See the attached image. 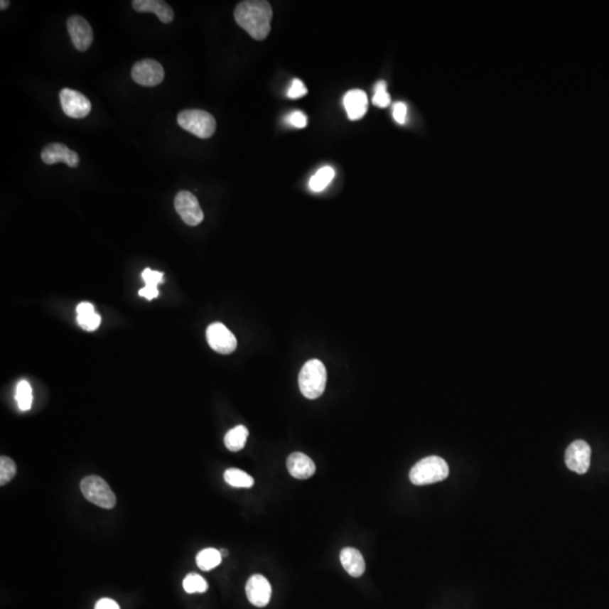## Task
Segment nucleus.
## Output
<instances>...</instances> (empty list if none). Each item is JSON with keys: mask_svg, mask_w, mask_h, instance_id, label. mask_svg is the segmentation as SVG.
<instances>
[{"mask_svg": "<svg viewBox=\"0 0 609 609\" xmlns=\"http://www.w3.org/2000/svg\"><path fill=\"white\" fill-rule=\"evenodd\" d=\"M219 552H220V554H222V559H224L225 556H227V555H228V552H227V549H220V551H219Z\"/></svg>", "mask_w": 609, "mask_h": 609, "instance_id": "473e14b6", "label": "nucleus"}, {"mask_svg": "<svg viewBox=\"0 0 609 609\" xmlns=\"http://www.w3.org/2000/svg\"><path fill=\"white\" fill-rule=\"evenodd\" d=\"M340 560H341L342 566L345 568V571L353 578H360L366 571V563H365L364 556L359 552L358 549H353V547H345V549H342Z\"/></svg>", "mask_w": 609, "mask_h": 609, "instance_id": "f3484780", "label": "nucleus"}, {"mask_svg": "<svg viewBox=\"0 0 609 609\" xmlns=\"http://www.w3.org/2000/svg\"><path fill=\"white\" fill-rule=\"evenodd\" d=\"M343 103L350 120H360L368 111V97L364 90H350L345 94Z\"/></svg>", "mask_w": 609, "mask_h": 609, "instance_id": "dca6fc26", "label": "nucleus"}, {"mask_svg": "<svg viewBox=\"0 0 609 609\" xmlns=\"http://www.w3.org/2000/svg\"><path fill=\"white\" fill-rule=\"evenodd\" d=\"M287 468L290 475L298 480L312 478L316 470L315 463L303 453H293L288 457Z\"/></svg>", "mask_w": 609, "mask_h": 609, "instance_id": "2eb2a0df", "label": "nucleus"}, {"mask_svg": "<svg viewBox=\"0 0 609 609\" xmlns=\"http://www.w3.org/2000/svg\"><path fill=\"white\" fill-rule=\"evenodd\" d=\"M132 80L145 87H153L164 80L165 71L158 61L144 59L134 63L131 70Z\"/></svg>", "mask_w": 609, "mask_h": 609, "instance_id": "0eeeda50", "label": "nucleus"}, {"mask_svg": "<svg viewBox=\"0 0 609 609\" xmlns=\"http://www.w3.org/2000/svg\"><path fill=\"white\" fill-rule=\"evenodd\" d=\"M141 276L142 280L145 281V287L139 290L140 297L146 298L148 301H153L155 298L158 297L159 291L157 289V286L163 282L164 274L147 268L144 270Z\"/></svg>", "mask_w": 609, "mask_h": 609, "instance_id": "6ab92c4d", "label": "nucleus"}, {"mask_svg": "<svg viewBox=\"0 0 609 609\" xmlns=\"http://www.w3.org/2000/svg\"><path fill=\"white\" fill-rule=\"evenodd\" d=\"M406 105H405L404 103L399 102V103L394 105L393 117L394 119H395V121H397V123H399V124H403V123L405 122V120H406Z\"/></svg>", "mask_w": 609, "mask_h": 609, "instance_id": "c756f323", "label": "nucleus"}, {"mask_svg": "<svg viewBox=\"0 0 609 609\" xmlns=\"http://www.w3.org/2000/svg\"><path fill=\"white\" fill-rule=\"evenodd\" d=\"M195 561H197V566L203 571H210L222 563V556L218 549H205L198 553Z\"/></svg>", "mask_w": 609, "mask_h": 609, "instance_id": "4be33fe9", "label": "nucleus"}, {"mask_svg": "<svg viewBox=\"0 0 609 609\" xmlns=\"http://www.w3.org/2000/svg\"><path fill=\"white\" fill-rule=\"evenodd\" d=\"M41 158L44 164L53 165L55 163H65L71 168L78 166L80 156L76 151H71L66 145L60 142H53L43 148Z\"/></svg>", "mask_w": 609, "mask_h": 609, "instance_id": "f8f14e48", "label": "nucleus"}, {"mask_svg": "<svg viewBox=\"0 0 609 609\" xmlns=\"http://www.w3.org/2000/svg\"><path fill=\"white\" fill-rule=\"evenodd\" d=\"M372 103L378 107H386L391 104V95L387 92V82L380 80L374 86V95Z\"/></svg>", "mask_w": 609, "mask_h": 609, "instance_id": "bb28decb", "label": "nucleus"}, {"mask_svg": "<svg viewBox=\"0 0 609 609\" xmlns=\"http://www.w3.org/2000/svg\"><path fill=\"white\" fill-rule=\"evenodd\" d=\"M178 123L185 131L200 139H208L216 131L217 123L210 113L203 109H185L178 115Z\"/></svg>", "mask_w": 609, "mask_h": 609, "instance_id": "20e7f679", "label": "nucleus"}, {"mask_svg": "<svg viewBox=\"0 0 609 609\" xmlns=\"http://www.w3.org/2000/svg\"><path fill=\"white\" fill-rule=\"evenodd\" d=\"M306 86L303 85V82L301 80H293L289 90H288V97L293 99H301V97L306 95Z\"/></svg>", "mask_w": 609, "mask_h": 609, "instance_id": "cd10ccee", "label": "nucleus"}, {"mask_svg": "<svg viewBox=\"0 0 609 609\" xmlns=\"http://www.w3.org/2000/svg\"><path fill=\"white\" fill-rule=\"evenodd\" d=\"M334 175L335 172L332 167H323L320 171H317L316 174L309 180V188L314 192L323 191L328 184L331 183Z\"/></svg>", "mask_w": 609, "mask_h": 609, "instance_id": "b1692460", "label": "nucleus"}, {"mask_svg": "<svg viewBox=\"0 0 609 609\" xmlns=\"http://www.w3.org/2000/svg\"><path fill=\"white\" fill-rule=\"evenodd\" d=\"M15 399H16L19 410H30L31 407H32V403H33V391H32V387H31L28 382H26V380H21V382L17 384Z\"/></svg>", "mask_w": 609, "mask_h": 609, "instance_id": "5701e85b", "label": "nucleus"}, {"mask_svg": "<svg viewBox=\"0 0 609 609\" xmlns=\"http://www.w3.org/2000/svg\"><path fill=\"white\" fill-rule=\"evenodd\" d=\"M174 207L180 218L189 226H198L203 222L205 215L197 197L189 191H180L175 195Z\"/></svg>", "mask_w": 609, "mask_h": 609, "instance_id": "423d86ee", "label": "nucleus"}, {"mask_svg": "<svg viewBox=\"0 0 609 609\" xmlns=\"http://www.w3.org/2000/svg\"><path fill=\"white\" fill-rule=\"evenodd\" d=\"M245 591L247 599L254 606L265 607L270 603L272 588L269 580L261 574H254L247 580Z\"/></svg>", "mask_w": 609, "mask_h": 609, "instance_id": "ddd939ff", "label": "nucleus"}, {"mask_svg": "<svg viewBox=\"0 0 609 609\" xmlns=\"http://www.w3.org/2000/svg\"><path fill=\"white\" fill-rule=\"evenodd\" d=\"M77 323L85 331L93 332L101 325V316L90 303H80L76 308Z\"/></svg>", "mask_w": 609, "mask_h": 609, "instance_id": "a211bd4d", "label": "nucleus"}, {"mask_svg": "<svg viewBox=\"0 0 609 609\" xmlns=\"http://www.w3.org/2000/svg\"><path fill=\"white\" fill-rule=\"evenodd\" d=\"M67 28L71 41L80 53H85L93 43V28L84 17L74 15L67 21Z\"/></svg>", "mask_w": 609, "mask_h": 609, "instance_id": "9d476101", "label": "nucleus"}, {"mask_svg": "<svg viewBox=\"0 0 609 609\" xmlns=\"http://www.w3.org/2000/svg\"><path fill=\"white\" fill-rule=\"evenodd\" d=\"M288 123L296 128L303 129L307 126V117L303 112H293L287 118Z\"/></svg>", "mask_w": 609, "mask_h": 609, "instance_id": "c85d7f7f", "label": "nucleus"}, {"mask_svg": "<svg viewBox=\"0 0 609 609\" xmlns=\"http://www.w3.org/2000/svg\"><path fill=\"white\" fill-rule=\"evenodd\" d=\"M132 7L138 13H153L164 24H170L174 19V11L163 0H134Z\"/></svg>", "mask_w": 609, "mask_h": 609, "instance_id": "4468645a", "label": "nucleus"}, {"mask_svg": "<svg viewBox=\"0 0 609 609\" xmlns=\"http://www.w3.org/2000/svg\"><path fill=\"white\" fill-rule=\"evenodd\" d=\"M591 448L583 440H576L566 451V464L568 470L585 474L591 468Z\"/></svg>", "mask_w": 609, "mask_h": 609, "instance_id": "9b49d317", "label": "nucleus"}, {"mask_svg": "<svg viewBox=\"0 0 609 609\" xmlns=\"http://www.w3.org/2000/svg\"><path fill=\"white\" fill-rule=\"evenodd\" d=\"M80 490L85 499L103 509H112L117 505V497L107 481L99 476L90 475L82 478Z\"/></svg>", "mask_w": 609, "mask_h": 609, "instance_id": "39448f33", "label": "nucleus"}, {"mask_svg": "<svg viewBox=\"0 0 609 609\" xmlns=\"http://www.w3.org/2000/svg\"><path fill=\"white\" fill-rule=\"evenodd\" d=\"M249 438V430L245 426H237L227 432L225 436V446L230 451H239L245 447Z\"/></svg>", "mask_w": 609, "mask_h": 609, "instance_id": "aec40b11", "label": "nucleus"}, {"mask_svg": "<svg viewBox=\"0 0 609 609\" xmlns=\"http://www.w3.org/2000/svg\"><path fill=\"white\" fill-rule=\"evenodd\" d=\"M61 107L67 117L72 119L86 118L92 111V103L85 95L70 88H63L59 94Z\"/></svg>", "mask_w": 609, "mask_h": 609, "instance_id": "6e6552de", "label": "nucleus"}, {"mask_svg": "<svg viewBox=\"0 0 609 609\" xmlns=\"http://www.w3.org/2000/svg\"><path fill=\"white\" fill-rule=\"evenodd\" d=\"M274 11L269 1L245 0L236 6L234 11L236 23L257 41L268 38Z\"/></svg>", "mask_w": 609, "mask_h": 609, "instance_id": "f257e3e1", "label": "nucleus"}, {"mask_svg": "<svg viewBox=\"0 0 609 609\" xmlns=\"http://www.w3.org/2000/svg\"><path fill=\"white\" fill-rule=\"evenodd\" d=\"M449 475V466L445 459L429 456L421 459L410 472V480L414 485H426L443 481Z\"/></svg>", "mask_w": 609, "mask_h": 609, "instance_id": "7ed1b4c3", "label": "nucleus"}, {"mask_svg": "<svg viewBox=\"0 0 609 609\" xmlns=\"http://www.w3.org/2000/svg\"><path fill=\"white\" fill-rule=\"evenodd\" d=\"M9 5H11V1H9V0H1L0 1V9L5 11V9H9Z\"/></svg>", "mask_w": 609, "mask_h": 609, "instance_id": "2f4dec72", "label": "nucleus"}, {"mask_svg": "<svg viewBox=\"0 0 609 609\" xmlns=\"http://www.w3.org/2000/svg\"><path fill=\"white\" fill-rule=\"evenodd\" d=\"M95 609H120V606L113 599L102 598L96 603Z\"/></svg>", "mask_w": 609, "mask_h": 609, "instance_id": "7c9ffc66", "label": "nucleus"}, {"mask_svg": "<svg viewBox=\"0 0 609 609\" xmlns=\"http://www.w3.org/2000/svg\"><path fill=\"white\" fill-rule=\"evenodd\" d=\"M225 481L232 487H244L249 489L254 485V480L244 470L238 468H228L224 473Z\"/></svg>", "mask_w": 609, "mask_h": 609, "instance_id": "412c9836", "label": "nucleus"}, {"mask_svg": "<svg viewBox=\"0 0 609 609\" xmlns=\"http://www.w3.org/2000/svg\"><path fill=\"white\" fill-rule=\"evenodd\" d=\"M205 335L211 349L220 355H230L237 347L235 335L222 323H212L207 328Z\"/></svg>", "mask_w": 609, "mask_h": 609, "instance_id": "1a4fd4ad", "label": "nucleus"}, {"mask_svg": "<svg viewBox=\"0 0 609 609\" xmlns=\"http://www.w3.org/2000/svg\"><path fill=\"white\" fill-rule=\"evenodd\" d=\"M16 475V464L9 457L3 456L0 458V485L11 482Z\"/></svg>", "mask_w": 609, "mask_h": 609, "instance_id": "a878e982", "label": "nucleus"}, {"mask_svg": "<svg viewBox=\"0 0 609 609\" xmlns=\"http://www.w3.org/2000/svg\"><path fill=\"white\" fill-rule=\"evenodd\" d=\"M184 591L188 593H203L208 591V583L198 573H190L183 580Z\"/></svg>", "mask_w": 609, "mask_h": 609, "instance_id": "393cba45", "label": "nucleus"}, {"mask_svg": "<svg viewBox=\"0 0 609 609\" xmlns=\"http://www.w3.org/2000/svg\"><path fill=\"white\" fill-rule=\"evenodd\" d=\"M328 372L322 361L317 359L307 361L299 372L298 383L301 394L306 399H315L322 397L325 391Z\"/></svg>", "mask_w": 609, "mask_h": 609, "instance_id": "f03ea898", "label": "nucleus"}]
</instances>
